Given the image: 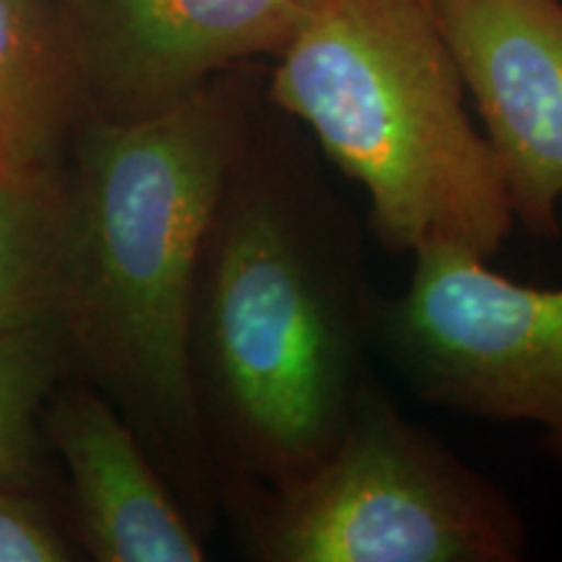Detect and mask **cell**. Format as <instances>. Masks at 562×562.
<instances>
[{"mask_svg": "<svg viewBox=\"0 0 562 562\" xmlns=\"http://www.w3.org/2000/svg\"><path fill=\"white\" fill-rule=\"evenodd\" d=\"M378 302L355 211L263 97L203 237L188 328L220 497L279 487L334 451L375 381Z\"/></svg>", "mask_w": 562, "mask_h": 562, "instance_id": "obj_1", "label": "cell"}, {"mask_svg": "<svg viewBox=\"0 0 562 562\" xmlns=\"http://www.w3.org/2000/svg\"><path fill=\"white\" fill-rule=\"evenodd\" d=\"M263 104L235 68L151 115L91 117L68 178L58 331L112 391L193 516L220 510L188 360L195 271Z\"/></svg>", "mask_w": 562, "mask_h": 562, "instance_id": "obj_2", "label": "cell"}, {"mask_svg": "<svg viewBox=\"0 0 562 562\" xmlns=\"http://www.w3.org/2000/svg\"><path fill=\"white\" fill-rule=\"evenodd\" d=\"M271 108L368 199L391 252L495 258L513 220L435 0H311L263 81Z\"/></svg>", "mask_w": 562, "mask_h": 562, "instance_id": "obj_3", "label": "cell"}, {"mask_svg": "<svg viewBox=\"0 0 562 562\" xmlns=\"http://www.w3.org/2000/svg\"><path fill=\"white\" fill-rule=\"evenodd\" d=\"M256 562H518L513 497L406 417L372 381L334 451L297 480L220 497Z\"/></svg>", "mask_w": 562, "mask_h": 562, "instance_id": "obj_4", "label": "cell"}, {"mask_svg": "<svg viewBox=\"0 0 562 562\" xmlns=\"http://www.w3.org/2000/svg\"><path fill=\"white\" fill-rule=\"evenodd\" d=\"M375 351L419 402L537 427L562 467V286L521 284L459 248L417 250L404 292L378 302Z\"/></svg>", "mask_w": 562, "mask_h": 562, "instance_id": "obj_5", "label": "cell"}, {"mask_svg": "<svg viewBox=\"0 0 562 562\" xmlns=\"http://www.w3.org/2000/svg\"><path fill=\"white\" fill-rule=\"evenodd\" d=\"M442 37L484 125L516 224L558 240L562 0H435Z\"/></svg>", "mask_w": 562, "mask_h": 562, "instance_id": "obj_6", "label": "cell"}, {"mask_svg": "<svg viewBox=\"0 0 562 562\" xmlns=\"http://www.w3.org/2000/svg\"><path fill=\"white\" fill-rule=\"evenodd\" d=\"M311 0H91L79 40L94 117L159 112L256 58H277Z\"/></svg>", "mask_w": 562, "mask_h": 562, "instance_id": "obj_7", "label": "cell"}, {"mask_svg": "<svg viewBox=\"0 0 562 562\" xmlns=\"http://www.w3.org/2000/svg\"><path fill=\"white\" fill-rule=\"evenodd\" d=\"M47 435L68 467L76 526L91 560H206L193 516L125 414L100 391L70 385L58 393Z\"/></svg>", "mask_w": 562, "mask_h": 562, "instance_id": "obj_8", "label": "cell"}, {"mask_svg": "<svg viewBox=\"0 0 562 562\" xmlns=\"http://www.w3.org/2000/svg\"><path fill=\"white\" fill-rule=\"evenodd\" d=\"M81 89L76 32L45 0H0V170L58 167Z\"/></svg>", "mask_w": 562, "mask_h": 562, "instance_id": "obj_9", "label": "cell"}, {"mask_svg": "<svg viewBox=\"0 0 562 562\" xmlns=\"http://www.w3.org/2000/svg\"><path fill=\"white\" fill-rule=\"evenodd\" d=\"M66 250V175L0 170V331H58Z\"/></svg>", "mask_w": 562, "mask_h": 562, "instance_id": "obj_10", "label": "cell"}, {"mask_svg": "<svg viewBox=\"0 0 562 562\" xmlns=\"http://www.w3.org/2000/svg\"><path fill=\"white\" fill-rule=\"evenodd\" d=\"M55 328L0 331V482L21 484L32 461L34 419L58 375Z\"/></svg>", "mask_w": 562, "mask_h": 562, "instance_id": "obj_11", "label": "cell"}, {"mask_svg": "<svg viewBox=\"0 0 562 562\" xmlns=\"http://www.w3.org/2000/svg\"><path fill=\"white\" fill-rule=\"evenodd\" d=\"M74 558L66 539L19 484L0 482V562H66Z\"/></svg>", "mask_w": 562, "mask_h": 562, "instance_id": "obj_12", "label": "cell"}]
</instances>
